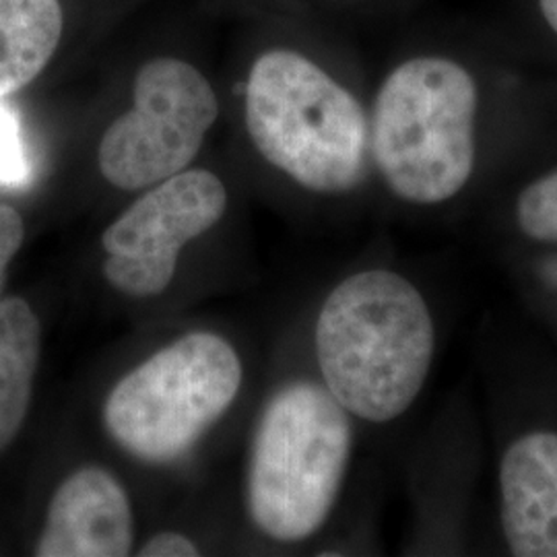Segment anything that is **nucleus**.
I'll return each instance as SVG.
<instances>
[{"label":"nucleus","mask_w":557,"mask_h":557,"mask_svg":"<svg viewBox=\"0 0 557 557\" xmlns=\"http://www.w3.org/2000/svg\"><path fill=\"white\" fill-rule=\"evenodd\" d=\"M246 126L260 156L312 193L343 195L366 176L370 126L361 103L298 52L271 50L255 62Z\"/></svg>","instance_id":"3"},{"label":"nucleus","mask_w":557,"mask_h":557,"mask_svg":"<svg viewBox=\"0 0 557 557\" xmlns=\"http://www.w3.org/2000/svg\"><path fill=\"white\" fill-rule=\"evenodd\" d=\"M537 2L539 11L547 23V27L557 36V0H537Z\"/></svg>","instance_id":"16"},{"label":"nucleus","mask_w":557,"mask_h":557,"mask_svg":"<svg viewBox=\"0 0 557 557\" xmlns=\"http://www.w3.org/2000/svg\"><path fill=\"white\" fill-rule=\"evenodd\" d=\"M25 238V225L20 211L0 202V292L4 287L9 264L17 257Z\"/></svg>","instance_id":"14"},{"label":"nucleus","mask_w":557,"mask_h":557,"mask_svg":"<svg viewBox=\"0 0 557 557\" xmlns=\"http://www.w3.org/2000/svg\"><path fill=\"white\" fill-rule=\"evenodd\" d=\"M517 221L527 238L557 244V170L531 182L520 193Z\"/></svg>","instance_id":"12"},{"label":"nucleus","mask_w":557,"mask_h":557,"mask_svg":"<svg viewBox=\"0 0 557 557\" xmlns=\"http://www.w3.org/2000/svg\"><path fill=\"white\" fill-rule=\"evenodd\" d=\"M478 81L446 57L405 60L380 87L370 147L398 199L440 205L469 184L478 158Z\"/></svg>","instance_id":"2"},{"label":"nucleus","mask_w":557,"mask_h":557,"mask_svg":"<svg viewBox=\"0 0 557 557\" xmlns=\"http://www.w3.org/2000/svg\"><path fill=\"white\" fill-rule=\"evenodd\" d=\"M504 537L518 557H557V432L515 440L499 462Z\"/></svg>","instance_id":"9"},{"label":"nucleus","mask_w":557,"mask_h":557,"mask_svg":"<svg viewBox=\"0 0 557 557\" xmlns=\"http://www.w3.org/2000/svg\"><path fill=\"white\" fill-rule=\"evenodd\" d=\"M140 557H195L200 556L195 541L184 537L182 533H158L149 539L139 552Z\"/></svg>","instance_id":"15"},{"label":"nucleus","mask_w":557,"mask_h":557,"mask_svg":"<svg viewBox=\"0 0 557 557\" xmlns=\"http://www.w3.org/2000/svg\"><path fill=\"white\" fill-rule=\"evenodd\" d=\"M320 374L356 418L386 423L419 397L436 351V326L418 287L386 269L341 281L317 320Z\"/></svg>","instance_id":"1"},{"label":"nucleus","mask_w":557,"mask_h":557,"mask_svg":"<svg viewBox=\"0 0 557 557\" xmlns=\"http://www.w3.org/2000/svg\"><path fill=\"white\" fill-rule=\"evenodd\" d=\"M40 320L21 298L0 299V455L20 436L34 395Z\"/></svg>","instance_id":"10"},{"label":"nucleus","mask_w":557,"mask_h":557,"mask_svg":"<svg viewBox=\"0 0 557 557\" xmlns=\"http://www.w3.org/2000/svg\"><path fill=\"white\" fill-rule=\"evenodd\" d=\"M351 421L326 386L292 382L267 403L248 465V510L267 537L299 543L319 533L351 457Z\"/></svg>","instance_id":"4"},{"label":"nucleus","mask_w":557,"mask_h":557,"mask_svg":"<svg viewBox=\"0 0 557 557\" xmlns=\"http://www.w3.org/2000/svg\"><path fill=\"white\" fill-rule=\"evenodd\" d=\"M133 110L106 131L101 176L122 190H139L184 172L220 116L211 83L193 64L156 59L135 79Z\"/></svg>","instance_id":"6"},{"label":"nucleus","mask_w":557,"mask_h":557,"mask_svg":"<svg viewBox=\"0 0 557 557\" xmlns=\"http://www.w3.org/2000/svg\"><path fill=\"white\" fill-rule=\"evenodd\" d=\"M29 176V163L21 140L20 122L0 98V182L23 184Z\"/></svg>","instance_id":"13"},{"label":"nucleus","mask_w":557,"mask_h":557,"mask_svg":"<svg viewBox=\"0 0 557 557\" xmlns=\"http://www.w3.org/2000/svg\"><path fill=\"white\" fill-rule=\"evenodd\" d=\"M225 209L227 190L213 172L184 170L163 180L103 232V277L128 298L160 296L182 248L215 227Z\"/></svg>","instance_id":"7"},{"label":"nucleus","mask_w":557,"mask_h":557,"mask_svg":"<svg viewBox=\"0 0 557 557\" xmlns=\"http://www.w3.org/2000/svg\"><path fill=\"white\" fill-rule=\"evenodd\" d=\"M242 376L225 338L188 333L120 380L103 403V425L126 455L149 465L176 462L225 416Z\"/></svg>","instance_id":"5"},{"label":"nucleus","mask_w":557,"mask_h":557,"mask_svg":"<svg viewBox=\"0 0 557 557\" xmlns=\"http://www.w3.org/2000/svg\"><path fill=\"white\" fill-rule=\"evenodd\" d=\"M60 36V0H0V98L40 75Z\"/></svg>","instance_id":"11"},{"label":"nucleus","mask_w":557,"mask_h":557,"mask_svg":"<svg viewBox=\"0 0 557 557\" xmlns=\"http://www.w3.org/2000/svg\"><path fill=\"white\" fill-rule=\"evenodd\" d=\"M135 543L128 494L100 467H83L60 483L36 543L38 557H122Z\"/></svg>","instance_id":"8"}]
</instances>
